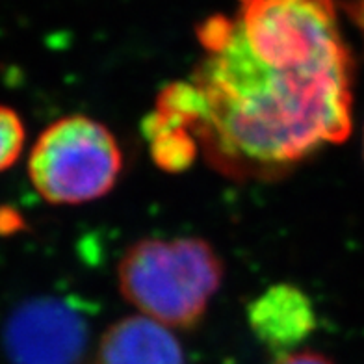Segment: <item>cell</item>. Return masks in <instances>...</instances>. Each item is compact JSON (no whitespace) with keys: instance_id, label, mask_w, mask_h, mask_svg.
<instances>
[{"instance_id":"1","label":"cell","mask_w":364,"mask_h":364,"mask_svg":"<svg viewBox=\"0 0 364 364\" xmlns=\"http://www.w3.org/2000/svg\"><path fill=\"white\" fill-rule=\"evenodd\" d=\"M197 34L192 134L221 173L277 177L350 136L353 60L331 0H242Z\"/></svg>"},{"instance_id":"2","label":"cell","mask_w":364,"mask_h":364,"mask_svg":"<svg viewBox=\"0 0 364 364\" xmlns=\"http://www.w3.org/2000/svg\"><path fill=\"white\" fill-rule=\"evenodd\" d=\"M223 281V260L206 240L144 238L125 251L117 284L139 314L169 329H190L203 320Z\"/></svg>"},{"instance_id":"3","label":"cell","mask_w":364,"mask_h":364,"mask_svg":"<svg viewBox=\"0 0 364 364\" xmlns=\"http://www.w3.org/2000/svg\"><path fill=\"white\" fill-rule=\"evenodd\" d=\"M123 168L115 136L87 115H68L39 134L28 154V177L50 205H84L114 190Z\"/></svg>"},{"instance_id":"4","label":"cell","mask_w":364,"mask_h":364,"mask_svg":"<svg viewBox=\"0 0 364 364\" xmlns=\"http://www.w3.org/2000/svg\"><path fill=\"white\" fill-rule=\"evenodd\" d=\"M87 342L90 327L84 312L56 296L23 303L4 329L11 364H80Z\"/></svg>"},{"instance_id":"5","label":"cell","mask_w":364,"mask_h":364,"mask_svg":"<svg viewBox=\"0 0 364 364\" xmlns=\"http://www.w3.org/2000/svg\"><path fill=\"white\" fill-rule=\"evenodd\" d=\"M247 321L257 341L277 355L296 351L318 326L311 297L290 283L272 284L255 297Z\"/></svg>"},{"instance_id":"6","label":"cell","mask_w":364,"mask_h":364,"mask_svg":"<svg viewBox=\"0 0 364 364\" xmlns=\"http://www.w3.org/2000/svg\"><path fill=\"white\" fill-rule=\"evenodd\" d=\"M93 364H186V355L173 329L132 314L102 333Z\"/></svg>"},{"instance_id":"7","label":"cell","mask_w":364,"mask_h":364,"mask_svg":"<svg viewBox=\"0 0 364 364\" xmlns=\"http://www.w3.org/2000/svg\"><path fill=\"white\" fill-rule=\"evenodd\" d=\"M144 132L153 160L156 162V166L166 171H184L196 162L197 154H199V145L188 130L168 125V123L156 119L154 115H149L144 123Z\"/></svg>"},{"instance_id":"8","label":"cell","mask_w":364,"mask_h":364,"mask_svg":"<svg viewBox=\"0 0 364 364\" xmlns=\"http://www.w3.org/2000/svg\"><path fill=\"white\" fill-rule=\"evenodd\" d=\"M26 130L19 114L0 105V173L10 169L23 154Z\"/></svg>"},{"instance_id":"9","label":"cell","mask_w":364,"mask_h":364,"mask_svg":"<svg viewBox=\"0 0 364 364\" xmlns=\"http://www.w3.org/2000/svg\"><path fill=\"white\" fill-rule=\"evenodd\" d=\"M273 364H335L331 359H327L323 353L312 350H296L290 353L279 355Z\"/></svg>"}]
</instances>
